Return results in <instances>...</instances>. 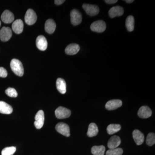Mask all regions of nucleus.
I'll return each instance as SVG.
<instances>
[{"mask_svg":"<svg viewBox=\"0 0 155 155\" xmlns=\"http://www.w3.org/2000/svg\"><path fill=\"white\" fill-rule=\"evenodd\" d=\"M8 75L7 70L3 67H0V77L5 78Z\"/></svg>","mask_w":155,"mask_h":155,"instance_id":"30","label":"nucleus"},{"mask_svg":"<svg viewBox=\"0 0 155 155\" xmlns=\"http://www.w3.org/2000/svg\"><path fill=\"white\" fill-rule=\"evenodd\" d=\"M16 151V147H7L2 150V155H13Z\"/></svg>","mask_w":155,"mask_h":155,"instance_id":"26","label":"nucleus"},{"mask_svg":"<svg viewBox=\"0 0 155 155\" xmlns=\"http://www.w3.org/2000/svg\"><path fill=\"white\" fill-rule=\"evenodd\" d=\"M56 86L59 92L62 94L66 93L67 91V84L64 79L58 78L56 81Z\"/></svg>","mask_w":155,"mask_h":155,"instance_id":"20","label":"nucleus"},{"mask_svg":"<svg viewBox=\"0 0 155 155\" xmlns=\"http://www.w3.org/2000/svg\"><path fill=\"white\" fill-rule=\"evenodd\" d=\"M105 2L108 4H114L117 2L118 1L117 0H106Z\"/></svg>","mask_w":155,"mask_h":155,"instance_id":"32","label":"nucleus"},{"mask_svg":"<svg viewBox=\"0 0 155 155\" xmlns=\"http://www.w3.org/2000/svg\"><path fill=\"white\" fill-rule=\"evenodd\" d=\"M122 101L120 100H112L109 101L106 104L105 107L109 110H116L122 106Z\"/></svg>","mask_w":155,"mask_h":155,"instance_id":"12","label":"nucleus"},{"mask_svg":"<svg viewBox=\"0 0 155 155\" xmlns=\"http://www.w3.org/2000/svg\"><path fill=\"white\" fill-rule=\"evenodd\" d=\"M121 140L118 136H114L109 139L108 142V147L110 149L116 148L120 145Z\"/></svg>","mask_w":155,"mask_h":155,"instance_id":"17","label":"nucleus"},{"mask_svg":"<svg viewBox=\"0 0 155 155\" xmlns=\"http://www.w3.org/2000/svg\"><path fill=\"white\" fill-rule=\"evenodd\" d=\"M5 93L7 95L11 97H16L18 96V94L16 90L12 87H9L6 89Z\"/></svg>","mask_w":155,"mask_h":155,"instance_id":"29","label":"nucleus"},{"mask_svg":"<svg viewBox=\"0 0 155 155\" xmlns=\"http://www.w3.org/2000/svg\"><path fill=\"white\" fill-rule=\"evenodd\" d=\"M121 126L119 124H110L107 127L108 134L111 135L118 132L121 130Z\"/></svg>","mask_w":155,"mask_h":155,"instance_id":"24","label":"nucleus"},{"mask_svg":"<svg viewBox=\"0 0 155 155\" xmlns=\"http://www.w3.org/2000/svg\"><path fill=\"white\" fill-rule=\"evenodd\" d=\"M91 29L94 32L101 33L106 30V23L103 20H97L92 23L91 25Z\"/></svg>","mask_w":155,"mask_h":155,"instance_id":"3","label":"nucleus"},{"mask_svg":"<svg viewBox=\"0 0 155 155\" xmlns=\"http://www.w3.org/2000/svg\"><path fill=\"white\" fill-rule=\"evenodd\" d=\"M13 108L8 104L4 101H0V113L4 114H10L13 112Z\"/></svg>","mask_w":155,"mask_h":155,"instance_id":"21","label":"nucleus"},{"mask_svg":"<svg viewBox=\"0 0 155 155\" xmlns=\"http://www.w3.org/2000/svg\"><path fill=\"white\" fill-rule=\"evenodd\" d=\"M126 3H131L133 2H134V0H126V1H125Z\"/></svg>","mask_w":155,"mask_h":155,"instance_id":"33","label":"nucleus"},{"mask_svg":"<svg viewBox=\"0 0 155 155\" xmlns=\"http://www.w3.org/2000/svg\"><path fill=\"white\" fill-rule=\"evenodd\" d=\"M80 50V46L76 44L73 43L67 46L65 49V52L68 55L76 54Z\"/></svg>","mask_w":155,"mask_h":155,"instance_id":"19","label":"nucleus"},{"mask_svg":"<svg viewBox=\"0 0 155 155\" xmlns=\"http://www.w3.org/2000/svg\"><path fill=\"white\" fill-rule=\"evenodd\" d=\"M65 2V0H55L54 1V3L57 5H62Z\"/></svg>","mask_w":155,"mask_h":155,"instance_id":"31","label":"nucleus"},{"mask_svg":"<svg viewBox=\"0 0 155 155\" xmlns=\"http://www.w3.org/2000/svg\"><path fill=\"white\" fill-rule=\"evenodd\" d=\"M105 150L104 146H94L92 147L91 153L94 155H104Z\"/></svg>","mask_w":155,"mask_h":155,"instance_id":"23","label":"nucleus"},{"mask_svg":"<svg viewBox=\"0 0 155 155\" xmlns=\"http://www.w3.org/2000/svg\"><path fill=\"white\" fill-rule=\"evenodd\" d=\"M37 16L35 12L31 9H28L25 16V21L27 25H33L36 22Z\"/></svg>","mask_w":155,"mask_h":155,"instance_id":"2","label":"nucleus"},{"mask_svg":"<svg viewBox=\"0 0 155 155\" xmlns=\"http://www.w3.org/2000/svg\"><path fill=\"white\" fill-rule=\"evenodd\" d=\"M99 130L96 124L94 123H91L89 125L87 135L89 137H93L95 136L98 133Z\"/></svg>","mask_w":155,"mask_h":155,"instance_id":"22","label":"nucleus"},{"mask_svg":"<svg viewBox=\"0 0 155 155\" xmlns=\"http://www.w3.org/2000/svg\"><path fill=\"white\" fill-rule=\"evenodd\" d=\"M11 67L13 72L18 76H22L24 74L23 65L19 60L13 59L11 62Z\"/></svg>","mask_w":155,"mask_h":155,"instance_id":"1","label":"nucleus"},{"mask_svg":"<svg viewBox=\"0 0 155 155\" xmlns=\"http://www.w3.org/2000/svg\"><path fill=\"white\" fill-rule=\"evenodd\" d=\"M134 19L132 16H128L127 17L125 22L126 28L129 31H133L134 29Z\"/></svg>","mask_w":155,"mask_h":155,"instance_id":"25","label":"nucleus"},{"mask_svg":"<svg viewBox=\"0 0 155 155\" xmlns=\"http://www.w3.org/2000/svg\"><path fill=\"white\" fill-rule=\"evenodd\" d=\"M1 19L4 23L9 24L14 21V16L12 12L7 10L4 11L2 14Z\"/></svg>","mask_w":155,"mask_h":155,"instance_id":"14","label":"nucleus"},{"mask_svg":"<svg viewBox=\"0 0 155 155\" xmlns=\"http://www.w3.org/2000/svg\"><path fill=\"white\" fill-rule=\"evenodd\" d=\"M152 112L147 106H142L140 108L138 112L139 117L143 119H147L151 116Z\"/></svg>","mask_w":155,"mask_h":155,"instance_id":"13","label":"nucleus"},{"mask_svg":"<svg viewBox=\"0 0 155 155\" xmlns=\"http://www.w3.org/2000/svg\"><path fill=\"white\" fill-rule=\"evenodd\" d=\"M1 24H2V23H1V21H0V27H1Z\"/></svg>","mask_w":155,"mask_h":155,"instance_id":"34","label":"nucleus"},{"mask_svg":"<svg viewBox=\"0 0 155 155\" xmlns=\"http://www.w3.org/2000/svg\"><path fill=\"white\" fill-rule=\"evenodd\" d=\"M82 8L87 14L90 16H96L99 13V8L96 5L84 4L82 5Z\"/></svg>","mask_w":155,"mask_h":155,"instance_id":"5","label":"nucleus"},{"mask_svg":"<svg viewBox=\"0 0 155 155\" xmlns=\"http://www.w3.org/2000/svg\"><path fill=\"white\" fill-rule=\"evenodd\" d=\"M56 117L58 119H66L70 116L71 112L69 109L63 107H60L55 111Z\"/></svg>","mask_w":155,"mask_h":155,"instance_id":"4","label":"nucleus"},{"mask_svg":"<svg viewBox=\"0 0 155 155\" xmlns=\"http://www.w3.org/2000/svg\"><path fill=\"white\" fill-rule=\"evenodd\" d=\"M12 36V30L9 27H3L0 30V39L2 41H8Z\"/></svg>","mask_w":155,"mask_h":155,"instance_id":"9","label":"nucleus"},{"mask_svg":"<svg viewBox=\"0 0 155 155\" xmlns=\"http://www.w3.org/2000/svg\"><path fill=\"white\" fill-rule=\"evenodd\" d=\"M56 129L58 132L62 135L69 137L70 136V128L69 125L64 122H60L56 126Z\"/></svg>","mask_w":155,"mask_h":155,"instance_id":"7","label":"nucleus"},{"mask_svg":"<svg viewBox=\"0 0 155 155\" xmlns=\"http://www.w3.org/2000/svg\"><path fill=\"white\" fill-rule=\"evenodd\" d=\"M146 143L149 146H152L155 143V134L154 133H149L147 136Z\"/></svg>","mask_w":155,"mask_h":155,"instance_id":"28","label":"nucleus"},{"mask_svg":"<svg viewBox=\"0 0 155 155\" xmlns=\"http://www.w3.org/2000/svg\"><path fill=\"white\" fill-rule=\"evenodd\" d=\"M132 134L134 139L137 145H140L143 143L144 140V136L141 131L136 129L134 130Z\"/></svg>","mask_w":155,"mask_h":155,"instance_id":"16","label":"nucleus"},{"mask_svg":"<svg viewBox=\"0 0 155 155\" xmlns=\"http://www.w3.org/2000/svg\"><path fill=\"white\" fill-rule=\"evenodd\" d=\"M45 122V114L43 111L40 110L38 112L35 116L34 125L38 129H40L43 126Z\"/></svg>","mask_w":155,"mask_h":155,"instance_id":"8","label":"nucleus"},{"mask_svg":"<svg viewBox=\"0 0 155 155\" xmlns=\"http://www.w3.org/2000/svg\"><path fill=\"white\" fill-rule=\"evenodd\" d=\"M70 17L71 23L74 25H79L82 21V15L80 12L76 9H73L71 11Z\"/></svg>","mask_w":155,"mask_h":155,"instance_id":"6","label":"nucleus"},{"mask_svg":"<svg viewBox=\"0 0 155 155\" xmlns=\"http://www.w3.org/2000/svg\"><path fill=\"white\" fill-rule=\"evenodd\" d=\"M23 21L21 19H18L15 20L12 24V28L15 33L17 34H21L23 31Z\"/></svg>","mask_w":155,"mask_h":155,"instance_id":"15","label":"nucleus"},{"mask_svg":"<svg viewBox=\"0 0 155 155\" xmlns=\"http://www.w3.org/2000/svg\"><path fill=\"white\" fill-rule=\"evenodd\" d=\"M56 28L55 22L52 19H48L45 23V30L47 33L51 34L54 32Z\"/></svg>","mask_w":155,"mask_h":155,"instance_id":"18","label":"nucleus"},{"mask_svg":"<svg viewBox=\"0 0 155 155\" xmlns=\"http://www.w3.org/2000/svg\"><path fill=\"white\" fill-rule=\"evenodd\" d=\"M123 151L121 148L110 149L106 153V155H122Z\"/></svg>","mask_w":155,"mask_h":155,"instance_id":"27","label":"nucleus"},{"mask_svg":"<svg viewBox=\"0 0 155 155\" xmlns=\"http://www.w3.org/2000/svg\"><path fill=\"white\" fill-rule=\"evenodd\" d=\"M37 47L39 50L44 51L48 47V41L46 38L43 35H39L37 38L36 40Z\"/></svg>","mask_w":155,"mask_h":155,"instance_id":"10","label":"nucleus"},{"mask_svg":"<svg viewBox=\"0 0 155 155\" xmlns=\"http://www.w3.org/2000/svg\"><path fill=\"white\" fill-rule=\"evenodd\" d=\"M124 12V9L121 6H115L110 9L109 11V15L110 17L113 18L122 16Z\"/></svg>","mask_w":155,"mask_h":155,"instance_id":"11","label":"nucleus"}]
</instances>
